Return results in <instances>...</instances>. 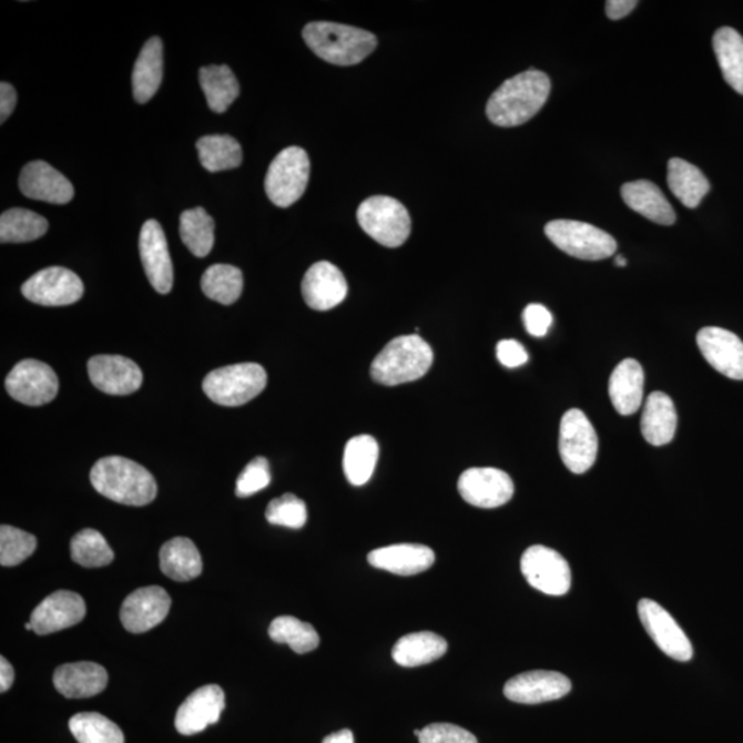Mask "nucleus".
I'll return each mask as SVG.
<instances>
[{
	"label": "nucleus",
	"mask_w": 743,
	"mask_h": 743,
	"mask_svg": "<svg viewBox=\"0 0 743 743\" xmlns=\"http://www.w3.org/2000/svg\"><path fill=\"white\" fill-rule=\"evenodd\" d=\"M368 562L388 573L415 576L431 568L436 562V553L421 544H394L372 551Z\"/></svg>",
	"instance_id": "24"
},
{
	"label": "nucleus",
	"mask_w": 743,
	"mask_h": 743,
	"mask_svg": "<svg viewBox=\"0 0 743 743\" xmlns=\"http://www.w3.org/2000/svg\"><path fill=\"white\" fill-rule=\"evenodd\" d=\"M159 557L160 569L171 580L186 582L202 574V556L194 542L186 537H175L165 542Z\"/></svg>",
	"instance_id": "29"
},
{
	"label": "nucleus",
	"mask_w": 743,
	"mask_h": 743,
	"mask_svg": "<svg viewBox=\"0 0 743 743\" xmlns=\"http://www.w3.org/2000/svg\"><path fill=\"white\" fill-rule=\"evenodd\" d=\"M525 328L531 336L542 337L552 325V314L546 306L531 303L523 312Z\"/></svg>",
	"instance_id": "47"
},
{
	"label": "nucleus",
	"mask_w": 743,
	"mask_h": 743,
	"mask_svg": "<svg viewBox=\"0 0 743 743\" xmlns=\"http://www.w3.org/2000/svg\"><path fill=\"white\" fill-rule=\"evenodd\" d=\"M379 459V445L370 436H357L346 444L343 455V470L347 481L363 486L374 476Z\"/></svg>",
	"instance_id": "34"
},
{
	"label": "nucleus",
	"mask_w": 743,
	"mask_h": 743,
	"mask_svg": "<svg viewBox=\"0 0 743 743\" xmlns=\"http://www.w3.org/2000/svg\"><path fill=\"white\" fill-rule=\"evenodd\" d=\"M713 49L725 82L743 95V37L734 28H720L713 35Z\"/></svg>",
	"instance_id": "33"
},
{
	"label": "nucleus",
	"mask_w": 743,
	"mask_h": 743,
	"mask_svg": "<svg viewBox=\"0 0 743 743\" xmlns=\"http://www.w3.org/2000/svg\"><path fill=\"white\" fill-rule=\"evenodd\" d=\"M200 163L208 173L237 169L243 162L242 145L231 135H207L196 144Z\"/></svg>",
	"instance_id": "36"
},
{
	"label": "nucleus",
	"mask_w": 743,
	"mask_h": 743,
	"mask_svg": "<svg viewBox=\"0 0 743 743\" xmlns=\"http://www.w3.org/2000/svg\"><path fill=\"white\" fill-rule=\"evenodd\" d=\"M702 356L712 368L733 380H743V342L727 329L706 327L696 335Z\"/></svg>",
	"instance_id": "22"
},
{
	"label": "nucleus",
	"mask_w": 743,
	"mask_h": 743,
	"mask_svg": "<svg viewBox=\"0 0 743 743\" xmlns=\"http://www.w3.org/2000/svg\"><path fill=\"white\" fill-rule=\"evenodd\" d=\"M267 374L259 364L244 363L211 370L203 381V390L211 401L221 407H242L265 390Z\"/></svg>",
	"instance_id": "5"
},
{
	"label": "nucleus",
	"mask_w": 743,
	"mask_h": 743,
	"mask_svg": "<svg viewBox=\"0 0 743 743\" xmlns=\"http://www.w3.org/2000/svg\"><path fill=\"white\" fill-rule=\"evenodd\" d=\"M303 39L319 59L340 67L359 64L377 45L374 33L327 21L307 24L303 28Z\"/></svg>",
	"instance_id": "3"
},
{
	"label": "nucleus",
	"mask_w": 743,
	"mask_h": 743,
	"mask_svg": "<svg viewBox=\"0 0 743 743\" xmlns=\"http://www.w3.org/2000/svg\"><path fill=\"white\" fill-rule=\"evenodd\" d=\"M346 277L333 263L322 261L308 268L302 282V295L313 311L327 312L346 299Z\"/></svg>",
	"instance_id": "20"
},
{
	"label": "nucleus",
	"mask_w": 743,
	"mask_h": 743,
	"mask_svg": "<svg viewBox=\"0 0 743 743\" xmlns=\"http://www.w3.org/2000/svg\"><path fill=\"white\" fill-rule=\"evenodd\" d=\"M225 693L216 684L193 691L176 712L175 729L182 735H196L211 724L220 722L225 709Z\"/></svg>",
	"instance_id": "18"
},
{
	"label": "nucleus",
	"mask_w": 743,
	"mask_h": 743,
	"mask_svg": "<svg viewBox=\"0 0 743 743\" xmlns=\"http://www.w3.org/2000/svg\"><path fill=\"white\" fill-rule=\"evenodd\" d=\"M163 80V42L149 39L142 48L133 71V94L139 104H146L157 93Z\"/></svg>",
	"instance_id": "30"
},
{
	"label": "nucleus",
	"mask_w": 743,
	"mask_h": 743,
	"mask_svg": "<svg viewBox=\"0 0 743 743\" xmlns=\"http://www.w3.org/2000/svg\"><path fill=\"white\" fill-rule=\"evenodd\" d=\"M19 186L26 197L50 204H68L74 196L70 180L42 160L22 169Z\"/></svg>",
	"instance_id": "23"
},
{
	"label": "nucleus",
	"mask_w": 743,
	"mask_h": 743,
	"mask_svg": "<svg viewBox=\"0 0 743 743\" xmlns=\"http://www.w3.org/2000/svg\"><path fill=\"white\" fill-rule=\"evenodd\" d=\"M171 609V598L162 587H145L125 598L120 621L125 631L144 633L162 624Z\"/></svg>",
	"instance_id": "16"
},
{
	"label": "nucleus",
	"mask_w": 743,
	"mask_h": 743,
	"mask_svg": "<svg viewBox=\"0 0 743 743\" xmlns=\"http://www.w3.org/2000/svg\"><path fill=\"white\" fill-rule=\"evenodd\" d=\"M323 743H354V735L350 730L345 729L325 736Z\"/></svg>",
	"instance_id": "52"
},
{
	"label": "nucleus",
	"mask_w": 743,
	"mask_h": 743,
	"mask_svg": "<svg viewBox=\"0 0 743 743\" xmlns=\"http://www.w3.org/2000/svg\"><path fill=\"white\" fill-rule=\"evenodd\" d=\"M363 231L387 248L401 247L410 236L411 221L403 203L390 196H372L357 210Z\"/></svg>",
	"instance_id": "6"
},
{
	"label": "nucleus",
	"mask_w": 743,
	"mask_h": 743,
	"mask_svg": "<svg viewBox=\"0 0 743 743\" xmlns=\"http://www.w3.org/2000/svg\"><path fill=\"white\" fill-rule=\"evenodd\" d=\"M17 105V91L13 85L2 82L0 84V123L10 118Z\"/></svg>",
	"instance_id": "49"
},
{
	"label": "nucleus",
	"mask_w": 743,
	"mask_h": 743,
	"mask_svg": "<svg viewBox=\"0 0 743 743\" xmlns=\"http://www.w3.org/2000/svg\"><path fill=\"white\" fill-rule=\"evenodd\" d=\"M53 682L57 691L67 699H90L106 689L108 672L95 662H73L57 668Z\"/></svg>",
	"instance_id": "25"
},
{
	"label": "nucleus",
	"mask_w": 743,
	"mask_h": 743,
	"mask_svg": "<svg viewBox=\"0 0 743 743\" xmlns=\"http://www.w3.org/2000/svg\"><path fill=\"white\" fill-rule=\"evenodd\" d=\"M21 293L40 306H70L82 299L84 285L77 273L65 267H48L22 284Z\"/></svg>",
	"instance_id": "12"
},
{
	"label": "nucleus",
	"mask_w": 743,
	"mask_h": 743,
	"mask_svg": "<svg viewBox=\"0 0 743 743\" xmlns=\"http://www.w3.org/2000/svg\"><path fill=\"white\" fill-rule=\"evenodd\" d=\"M644 372L637 359L627 358L617 365L609 381L611 404L622 416L637 414L643 403Z\"/></svg>",
	"instance_id": "26"
},
{
	"label": "nucleus",
	"mask_w": 743,
	"mask_h": 743,
	"mask_svg": "<svg viewBox=\"0 0 743 743\" xmlns=\"http://www.w3.org/2000/svg\"><path fill=\"white\" fill-rule=\"evenodd\" d=\"M26 630L27 631H33V627H32L31 622H27Z\"/></svg>",
	"instance_id": "54"
},
{
	"label": "nucleus",
	"mask_w": 743,
	"mask_h": 743,
	"mask_svg": "<svg viewBox=\"0 0 743 743\" xmlns=\"http://www.w3.org/2000/svg\"><path fill=\"white\" fill-rule=\"evenodd\" d=\"M37 546L35 536L13 526L3 525L0 528V564L13 568L24 562L35 552Z\"/></svg>",
	"instance_id": "43"
},
{
	"label": "nucleus",
	"mask_w": 743,
	"mask_h": 743,
	"mask_svg": "<svg viewBox=\"0 0 743 743\" xmlns=\"http://www.w3.org/2000/svg\"><path fill=\"white\" fill-rule=\"evenodd\" d=\"M448 651V643L434 632H416L405 634L393 649V660L398 665L415 668L441 659Z\"/></svg>",
	"instance_id": "32"
},
{
	"label": "nucleus",
	"mask_w": 743,
	"mask_h": 743,
	"mask_svg": "<svg viewBox=\"0 0 743 743\" xmlns=\"http://www.w3.org/2000/svg\"><path fill=\"white\" fill-rule=\"evenodd\" d=\"M49 222L42 215L24 208H11L0 216V242L30 243L43 237Z\"/></svg>",
	"instance_id": "38"
},
{
	"label": "nucleus",
	"mask_w": 743,
	"mask_h": 743,
	"mask_svg": "<svg viewBox=\"0 0 743 743\" xmlns=\"http://www.w3.org/2000/svg\"><path fill=\"white\" fill-rule=\"evenodd\" d=\"M140 254L142 266L152 287L159 294L171 293L174 285V268L171 261L167 238L157 221L144 223L140 234Z\"/></svg>",
	"instance_id": "15"
},
{
	"label": "nucleus",
	"mask_w": 743,
	"mask_h": 743,
	"mask_svg": "<svg viewBox=\"0 0 743 743\" xmlns=\"http://www.w3.org/2000/svg\"><path fill=\"white\" fill-rule=\"evenodd\" d=\"M432 362V348L419 335L398 336L377 354L370 375L379 385L399 386L421 379Z\"/></svg>",
	"instance_id": "4"
},
{
	"label": "nucleus",
	"mask_w": 743,
	"mask_h": 743,
	"mask_svg": "<svg viewBox=\"0 0 743 743\" xmlns=\"http://www.w3.org/2000/svg\"><path fill=\"white\" fill-rule=\"evenodd\" d=\"M637 6L638 2H634V0H609V2H605V14L610 20H621L630 14Z\"/></svg>",
	"instance_id": "50"
},
{
	"label": "nucleus",
	"mask_w": 743,
	"mask_h": 743,
	"mask_svg": "<svg viewBox=\"0 0 743 743\" xmlns=\"http://www.w3.org/2000/svg\"><path fill=\"white\" fill-rule=\"evenodd\" d=\"M496 354L500 364L511 369L522 367L529 359L525 347L519 342L512 339L497 343Z\"/></svg>",
	"instance_id": "48"
},
{
	"label": "nucleus",
	"mask_w": 743,
	"mask_h": 743,
	"mask_svg": "<svg viewBox=\"0 0 743 743\" xmlns=\"http://www.w3.org/2000/svg\"><path fill=\"white\" fill-rule=\"evenodd\" d=\"M182 243L197 258H205L215 243V222L202 207L186 210L181 215Z\"/></svg>",
	"instance_id": "37"
},
{
	"label": "nucleus",
	"mask_w": 743,
	"mask_h": 743,
	"mask_svg": "<svg viewBox=\"0 0 743 743\" xmlns=\"http://www.w3.org/2000/svg\"><path fill=\"white\" fill-rule=\"evenodd\" d=\"M571 691L568 676L552 671H531L508 680L505 695L517 704L536 705L563 699Z\"/></svg>",
	"instance_id": "17"
},
{
	"label": "nucleus",
	"mask_w": 743,
	"mask_h": 743,
	"mask_svg": "<svg viewBox=\"0 0 743 743\" xmlns=\"http://www.w3.org/2000/svg\"><path fill=\"white\" fill-rule=\"evenodd\" d=\"M85 617V603L79 593L57 591L38 604L32 611L33 632L44 637L78 625Z\"/></svg>",
	"instance_id": "21"
},
{
	"label": "nucleus",
	"mask_w": 743,
	"mask_h": 743,
	"mask_svg": "<svg viewBox=\"0 0 743 743\" xmlns=\"http://www.w3.org/2000/svg\"><path fill=\"white\" fill-rule=\"evenodd\" d=\"M244 287L243 273L232 265H213L204 272L202 289L205 296L221 305L231 306L240 299Z\"/></svg>",
	"instance_id": "39"
},
{
	"label": "nucleus",
	"mask_w": 743,
	"mask_h": 743,
	"mask_svg": "<svg viewBox=\"0 0 743 743\" xmlns=\"http://www.w3.org/2000/svg\"><path fill=\"white\" fill-rule=\"evenodd\" d=\"M678 428V411L671 397L665 393H651L645 399L640 430L645 441L653 446H664L673 441Z\"/></svg>",
	"instance_id": "28"
},
{
	"label": "nucleus",
	"mask_w": 743,
	"mask_h": 743,
	"mask_svg": "<svg viewBox=\"0 0 743 743\" xmlns=\"http://www.w3.org/2000/svg\"><path fill=\"white\" fill-rule=\"evenodd\" d=\"M14 668L2 657L0 659V691L2 693L11 689V685L14 683Z\"/></svg>",
	"instance_id": "51"
},
{
	"label": "nucleus",
	"mask_w": 743,
	"mask_h": 743,
	"mask_svg": "<svg viewBox=\"0 0 743 743\" xmlns=\"http://www.w3.org/2000/svg\"><path fill=\"white\" fill-rule=\"evenodd\" d=\"M520 570L535 590L562 597L571 587V570L562 556L544 546H533L520 559Z\"/></svg>",
	"instance_id": "11"
},
{
	"label": "nucleus",
	"mask_w": 743,
	"mask_h": 743,
	"mask_svg": "<svg viewBox=\"0 0 743 743\" xmlns=\"http://www.w3.org/2000/svg\"><path fill=\"white\" fill-rule=\"evenodd\" d=\"M550 93V78L544 72L529 70L506 80L490 95L486 114L499 128H517L541 111Z\"/></svg>",
	"instance_id": "1"
},
{
	"label": "nucleus",
	"mask_w": 743,
	"mask_h": 743,
	"mask_svg": "<svg viewBox=\"0 0 743 743\" xmlns=\"http://www.w3.org/2000/svg\"><path fill=\"white\" fill-rule=\"evenodd\" d=\"M268 634L276 643L288 644L297 654H307L316 650L319 637L307 622L291 615L277 617L268 628Z\"/></svg>",
	"instance_id": "41"
},
{
	"label": "nucleus",
	"mask_w": 743,
	"mask_h": 743,
	"mask_svg": "<svg viewBox=\"0 0 743 743\" xmlns=\"http://www.w3.org/2000/svg\"><path fill=\"white\" fill-rule=\"evenodd\" d=\"M272 482L271 466L265 457H255L240 474L236 482V495L250 497L266 489Z\"/></svg>",
	"instance_id": "45"
},
{
	"label": "nucleus",
	"mask_w": 743,
	"mask_h": 743,
	"mask_svg": "<svg viewBox=\"0 0 743 743\" xmlns=\"http://www.w3.org/2000/svg\"><path fill=\"white\" fill-rule=\"evenodd\" d=\"M621 196L628 207L651 222L671 226L676 222V213L661 189L650 181L628 182L621 187Z\"/></svg>",
	"instance_id": "27"
},
{
	"label": "nucleus",
	"mask_w": 743,
	"mask_h": 743,
	"mask_svg": "<svg viewBox=\"0 0 743 743\" xmlns=\"http://www.w3.org/2000/svg\"><path fill=\"white\" fill-rule=\"evenodd\" d=\"M546 234L560 251L577 259H608L617 251V242L611 234L586 222L552 221L547 223Z\"/></svg>",
	"instance_id": "8"
},
{
	"label": "nucleus",
	"mask_w": 743,
	"mask_h": 743,
	"mask_svg": "<svg viewBox=\"0 0 743 743\" xmlns=\"http://www.w3.org/2000/svg\"><path fill=\"white\" fill-rule=\"evenodd\" d=\"M90 481L100 495L119 505L144 507L157 496L152 474L125 457H102L91 470Z\"/></svg>",
	"instance_id": "2"
},
{
	"label": "nucleus",
	"mask_w": 743,
	"mask_h": 743,
	"mask_svg": "<svg viewBox=\"0 0 743 743\" xmlns=\"http://www.w3.org/2000/svg\"><path fill=\"white\" fill-rule=\"evenodd\" d=\"M614 263L620 267H625L628 265V261L622 255L615 256Z\"/></svg>",
	"instance_id": "53"
},
{
	"label": "nucleus",
	"mask_w": 743,
	"mask_h": 743,
	"mask_svg": "<svg viewBox=\"0 0 743 743\" xmlns=\"http://www.w3.org/2000/svg\"><path fill=\"white\" fill-rule=\"evenodd\" d=\"M6 390L16 401L28 407H42L53 401L60 383L55 372L38 359H22L10 370L4 381Z\"/></svg>",
	"instance_id": "10"
},
{
	"label": "nucleus",
	"mask_w": 743,
	"mask_h": 743,
	"mask_svg": "<svg viewBox=\"0 0 743 743\" xmlns=\"http://www.w3.org/2000/svg\"><path fill=\"white\" fill-rule=\"evenodd\" d=\"M311 179V159L305 149L289 146L268 165L265 191L277 207L287 208L306 192Z\"/></svg>",
	"instance_id": "7"
},
{
	"label": "nucleus",
	"mask_w": 743,
	"mask_h": 743,
	"mask_svg": "<svg viewBox=\"0 0 743 743\" xmlns=\"http://www.w3.org/2000/svg\"><path fill=\"white\" fill-rule=\"evenodd\" d=\"M91 383L110 396H130L140 390L144 375L133 359L95 356L88 364Z\"/></svg>",
	"instance_id": "19"
},
{
	"label": "nucleus",
	"mask_w": 743,
	"mask_h": 743,
	"mask_svg": "<svg viewBox=\"0 0 743 743\" xmlns=\"http://www.w3.org/2000/svg\"><path fill=\"white\" fill-rule=\"evenodd\" d=\"M640 621L661 651L671 659L688 662L694 650L688 634L661 604L651 599H642L638 605Z\"/></svg>",
	"instance_id": "14"
},
{
	"label": "nucleus",
	"mask_w": 743,
	"mask_h": 743,
	"mask_svg": "<svg viewBox=\"0 0 743 743\" xmlns=\"http://www.w3.org/2000/svg\"><path fill=\"white\" fill-rule=\"evenodd\" d=\"M420 743H478L470 731L449 723H434L421 730Z\"/></svg>",
	"instance_id": "46"
},
{
	"label": "nucleus",
	"mask_w": 743,
	"mask_h": 743,
	"mask_svg": "<svg viewBox=\"0 0 743 743\" xmlns=\"http://www.w3.org/2000/svg\"><path fill=\"white\" fill-rule=\"evenodd\" d=\"M457 489L468 505L478 508H497L512 499L516 486L507 472L499 468H468L461 474Z\"/></svg>",
	"instance_id": "13"
},
{
	"label": "nucleus",
	"mask_w": 743,
	"mask_h": 743,
	"mask_svg": "<svg viewBox=\"0 0 743 743\" xmlns=\"http://www.w3.org/2000/svg\"><path fill=\"white\" fill-rule=\"evenodd\" d=\"M668 186L688 208H696L711 191V184L696 165L674 157L668 163Z\"/></svg>",
	"instance_id": "31"
},
{
	"label": "nucleus",
	"mask_w": 743,
	"mask_h": 743,
	"mask_svg": "<svg viewBox=\"0 0 743 743\" xmlns=\"http://www.w3.org/2000/svg\"><path fill=\"white\" fill-rule=\"evenodd\" d=\"M71 557L80 566L88 569L104 568L111 564L114 553L105 537L99 530L84 529L73 536Z\"/></svg>",
	"instance_id": "42"
},
{
	"label": "nucleus",
	"mask_w": 743,
	"mask_h": 743,
	"mask_svg": "<svg viewBox=\"0 0 743 743\" xmlns=\"http://www.w3.org/2000/svg\"><path fill=\"white\" fill-rule=\"evenodd\" d=\"M200 85L210 110L223 113L238 99L240 85L227 65H210L200 70Z\"/></svg>",
	"instance_id": "35"
},
{
	"label": "nucleus",
	"mask_w": 743,
	"mask_h": 743,
	"mask_svg": "<svg viewBox=\"0 0 743 743\" xmlns=\"http://www.w3.org/2000/svg\"><path fill=\"white\" fill-rule=\"evenodd\" d=\"M559 455L573 474H584L598 456V436L590 419L580 409L566 411L559 428Z\"/></svg>",
	"instance_id": "9"
},
{
	"label": "nucleus",
	"mask_w": 743,
	"mask_h": 743,
	"mask_svg": "<svg viewBox=\"0 0 743 743\" xmlns=\"http://www.w3.org/2000/svg\"><path fill=\"white\" fill-rule=\"evenodd\" d=\"M268 523L284 526L289 529H301L307 522L305 501L293 493H287L268 502L266 508Z\"/></svg>",
	"instance_id": "44"
},
{
	"label": "nucleus",
	"mask_w": 743,
	"mask_h": 743,
	"mask_svg": "<svg viewBox=\"0 0 743 743\" xmlns=\"http://www.w3.org/2000/svg\"><path fill=\"white\" fill-rule=\"evenodd\" d=\"M70 730L79 743H124L119 725L96 712L74 714L70 720Z\"/></svg>",
	"instance_id": "40"
}]
</instances>
